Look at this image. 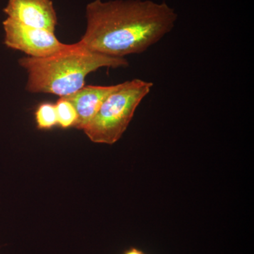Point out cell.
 Masks as SVG:
<instances>
[{
  "instance_id": "cell-1",
  "label": "cell",
  "mask_w": 254,
  "mask_h": 254,
  "mask_svg": "<svg viewBox=\"0 0 254 254\" xmlns=\"http://www.w3.org/2000/svg\"><path fill=\"white\" fill-rule=\"evenodd\" d=\"M83 47L112 58L141 54L172 31L178 18L166 2L94 0L86 8Z\"/></svg>"
},
{
  "instance_id": "cell-2",
  "label": "cell",
  "mask_w": 254,
  "mask_h": 254,
  "mask_svg": "<svg viewBox=\"0 0 254 254\" xmlns=\"http://www.w3.org/2000/svg\"><path fill=\"white\" fill-rule=\"evenodd\" d=\"M28 72L26 91L50 93L60 98L79 91L90 73L100 68L127 67L125 58H112L93 53L79 43L48 58L24 57L18 60Z\"/></svg>"
},
{
  "instance_id": "cell-3",
  "label": "cell",
  "mask_w": 254,
  "mask_h": 254,
  "mask_svg": "<svg viewBox=\"0 0 254 254\" xmlns=\"http://www.w3.org/2000/svg\"><path fill=\"white\" fill-rule=\"evenodd\" d=\"M153 83L140 78L119 83L100 106L89 125L83 129L93 143L114 144L131 123L142 100L151 91Z\"/></svg>"
},
{
  "instance_id": "cell-4",
  "label": "cell",
  "mask_w": 254,
  "mask_h": 254,
  "mask_svg": "<svg viewBox=\"0 0 254 254\" xmlns=\"http://www.w3.org/2000/svg\"><path fill=\"white\" fill-rule=\"evenodd\" d=\"M5 46L19 50L30 58H44L66 50L64 44L46 30L31 27L6 17L3 21Z\"/></svg>"
},
{
  "instance_id": "cell-5",
  "label": "cell",
  "mask_w": 254,
  "mask_h": 254,
  "mask_svg": "<svg viewBox=\"0 0 254 254\" xmlns=\"http://www.w3.org/2000/svg\"><path fill=\"white\" fill-rule=\"evenodd\" d=\"M3 11L18 22L55 33L58 17L51 0H8Z\"/></svg>"
},
{
  "instance_id": "cell-6",
  "label": "cell",
  "mask_w": 254,
  "mask_h": 254,
  "mask_svg": "<svg viewBox=\"0 0 254 254\" xmlns=\"http://www.w3.org/2000/svg\"><path fill=\"white\" fill-rule=\"evenodd\" d=\"M118 86L119 84L106 86H84L73 94L62 97L70 102L76 109L78 118L74 127L78 129H84L108 95L115 91Z\"/></svg>"
},
{
  "instance_id": "cell-7",
  "label": "cell",
  "mask_w": 254,
  "mask_h": 254,
  "mask_svg": "<svg viewBox=\"0 0 254 254\" xmlns=\"http://www.w3.org/2000/svg\"><path fill=\"white\" fill-rule=\"evenodd\" d=\"M57 115H58V125L63 128L73 126L77 121L78 115L73 105L68 100L60 98L55 105Z\"/></svg>"
},
{
  "instance_id": "cell-8",
  "label": "cell",
  "mask_w": 254,
  "mask_h": 254,
  "mask_svg": "<svg viewBox=\"0 0 254 254\" xmlns=\"http://www.w3.org/2000/svg\"><path fill=\"white\" fill-rule=\"evenodd\" d=\"M37 125L41 129H50L58 125L55 105L44 103L38 107L36 112Z\"/></svg>"
},
{
  "instance_id": "cell-9",
  "label": "cell",
  "mask_w": 254,
  "mask_h": 254,
  "mask_svg": "<svg viewBox=\"0 0 254 254\" xmlns=\"http://www.w3.org/2000/svg\"><path fill=\"white\" fill-rule=\"evenodd\" d=\"M123 254H145L142 252L141 250H138V249L135 248V247H131L127 251H125V253Z\"/></svg>"
}]
</instances>
